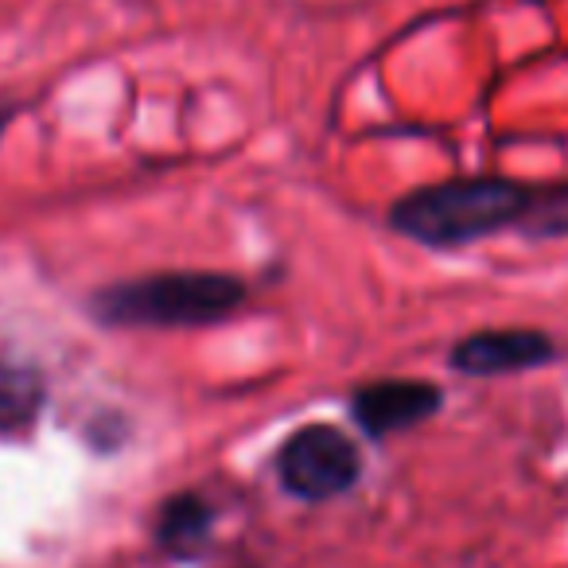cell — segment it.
I'll return each instance as SVG.
<instances>
[{
	"label": "cell",
	"mask_w": 568,
	"mask_h": 568,
	"mask_svg": "<svg viewBox=\"0 0 568 568\" xmlns=\"http://www.w3.org/2000/svg\"><path fill=\"white\" fill-rule=\"evenodd\" d=\"M534 206V195L506 180H456L397 203L394 226L425 245H464L510 226Z\"/></svg>",
	"instance_id": "obj_1"
},
{
	"label": "cell",
	"mask_w": 568,
	"mask_h": 568,
	"mask_svg": "<svg viewBox=\"0 0 568 568\" xmlns=\"http://www.w3.org/2000/svg\"><path fill=\"white\" fill-rule=\"evenodd\" d=\"M242 284L214 273H164L149 281L118 284L94 301L105 324L133 327H191L214 324L242 304Z\"/></svg>",
	"instance_id": "obj_2"
},
{
	"label": "cell",
	"mask_w": 568,
	"mask_h": 568,
	"mask_svg": "<svg viewBox=\"0 0 568 568\" xmlns=\"http://www.w3.org/2000/svg\"><path fill=\"white\" fill-rule=\"evenodd\" d=\"M358 479V448L332 425L301 428L281 452V483L296 498L327 503L355 487Z\"/></svg>",
	"instance_id": "obj_3"
},
{
	"label": "cell",
	"mask_w": 568,
	"mask_h": 568,
	"mask_svg": "<svg viewBox=\"0 0 568 568\" xmlns=\"http://www.w3.org/2000/svg\"><path fill=\"white\" fill-rule=\"evenodd\" d=\"M440 409V389L425 382H374L355 397V417L371 436H389Z\"/></svg>",
	"instance_id": "obj_4"
},
{
	"label": "cell",
	"mask_w": 568,
	"mask_h": 568,
	"mask_svg": "<svg viewBox=\"0 0 568 568\" xmlns=\"http://www.w3.org/2000/svg\"><path fill=\"white\" fill-rule=\"evenodd\" d=\"M549 355V339L537 332H483L459 343L452 363L467 374H514L541 366Z\"/></svg>",
	"instance_id": "obj_5"
},
{
	"label": "cell",
	"mask_w": 568,
	"mask_h": 568,
	"mask_svg": "<svg viewBox=\"0 0 568 568\" xmlns=\"http://www.w3.org/2000/svg\"><path fill=\"white\" fill-rule=\"evenodd\" d=\"M211 537V510L203 506V498L180 495L164 506L156 521V541L164 545L172 557H195Z\"/></svg>",
	"instance_id": "obj_6"
},
{
	"label": "cell",
	"mask_w": 568,
	"mask_h": 568,
	"mask_svg": "<svg viewBox=\"0 0 568 568\" xmlns=\"http://www.w3.org/2000/svg\"><path fill=\"white\" fill-rule=\"evenodd\" d=\"M40 413V378L20 366H0V428H24Z\"/></svg>",
	"instance_id": "obj_7"
}]
</instances>
